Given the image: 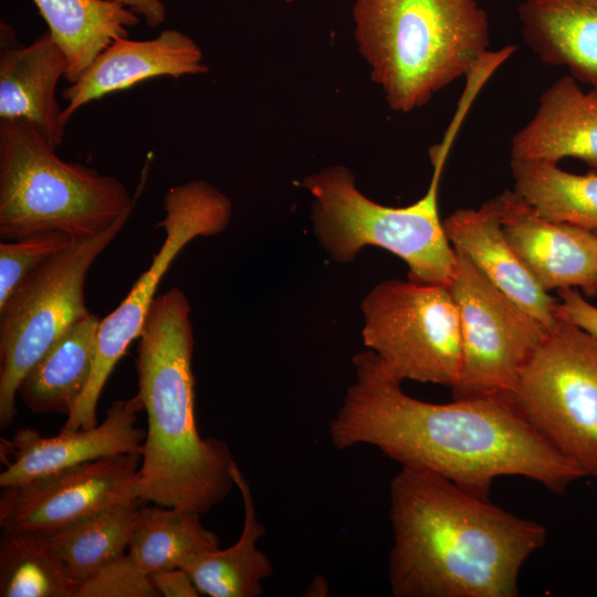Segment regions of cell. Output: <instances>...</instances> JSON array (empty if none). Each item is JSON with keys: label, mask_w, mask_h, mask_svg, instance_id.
Instances as JSON below:
<instances>
[{"label": "cell", "mask_w": 597, "mask_h": 597, "mask_svg": "<svg viewBox=\"0 0 597 597\" xmlns=\"http://www.w3.org/2000/svg\"><path fill=\"white\" fill-rule=\"evenodd\" d=\"M355 380L328 423L338 450L375 447L404 468L489 498L494 480L522 476L563 494L585 473L554 449L506 396L432 404L410 397L371 350L354 356Z\"/></svg>", "instance_id": "1"}, {"label": "cell", "mask_w": 597, "mask_h": 597, "mask_svg": "<svg viewBox=\"0 0 597 597\" xmlns=\"http://www.w3.org/2000/svg\"><path fill=\"white\" fill-rule=\"evenodd\" d=\"M389 504L396 597H515L523 565L547 540L541 523L422 470L401 467Z\"/></svg>", "instance_id": "2"}, {"label": "cell", "mask_w": 597, "mask_h": 597, "mask_svg": "<svg viewBox=\"0 0 597 597\" xmlns=\"http://www.w3.org/2000/svg\"><path fill=\"white\" fill-rule=\"evenodd\" d=\"M190 304L178 287L155 297L138 337L137 396L147 415L137 496L207 513L234 485L226 441L201 438L195 418Z\"/></svg>", "instance_id": "3"}, {"label": "cell", "mask_w": 597, "mask_h": 597, "mask_svg": "<svg viewBox=\"0 0 597 597\" xmlns=\"http://www.w3.org/2000/svg\"><path fill=\"white\" fill-rule=\"evenodd\" d=\"M352 17L357 49L394 112L422 107L490 51L478 0H355Z\"/></svg>", "instance_id": "4"}, {"label": "cell", "mask_w": 597, "mask_h": 597, "mask_svg": "<svg viewBox=\"0 0 597 597\" xmlns=\"http://www.w3.org/2000/svg\"><path fill=\"white\" fill-rule=\"evenodd\" d=\"M463 92L441 143L429 150L433 174L423 197L394 208L367 198L343 165L327 166L301 181L312 196L315 234L329 256L350 262L366 245L383 248L402 259L413 281L448 284L455 266V251L438 212V190L457 133L474 101Z\"/></svg>", "instance_id": "5"}, {"label": "cell", "mask_w": 597, "mask_h": 597, "mask_svg": "<svg viewBox=\"0 0 597 597\" xmlns=\"http://www.w3.org/2000/svg\"><path fill=\"white\" fill-rule=\"evenodd\" d=\"M23 118L0 119V237L59 231L97 234L130 217L134 199L117 178L62 160Z\"/></svg>", "instance_id": "6"}, {"label": "cell", "mask_w": 597, "mask_h": 597, "mask_svg": "<svg viewBox=\"0 0 597 597\" xmlns=\"http://www.w3.org/2000/svg\"><path fill=\"white\" fill-rule=\"evenodd\" d=\"M124 217L106 230L75 239L33 270L0 306V427L17 417L21 380L75 323L91 314L84 295L87 272L124 228Z\"/></svg>", "instance_id": "7"}, {"label": "cell", "mask_w": 597, "mask_h": 597, "mask_svg": "<svg viewBox=\"0 0 597 597\" xmlns=\"http://www.w3.org/2000/svg\"><path fill=\"white\" fill-rule=\"evenodd\" d=\"M365 346L394 381L455 385L461 325L448 284L413 280L378 283L362 303Z\"/></svg>", "instance_id": "8"}, {"label": "cell", "mask_w": 597, "mask_h": 597, "mask_svg": "<svg viewBox=\"0 0 597 597\" xmlns=\"http://www.w3.org/2000/svg\"><path fill=\"white\" fill-rule=\"evenodd\" d=\"M510 398L554 449L597 479L596 335L558 320Z\"/></svg>", "instance_id": "9"}, {"label": "cell", "mask_w": 597, "mask_h": 597, "mask_svg": "<svg viewBox=\"0 0 597 597\" xmlns=\"http://www.w3.org/2000/svg\"><path fill=\"white\" fill-rule=\"evenodd\" d=\"M165 217L157 228L166 237L149 268L127 296L101 320L90 380L61 430L88 429L97 423L96 407L105 384L129 344L139 337L155 293L179 251L197 237L222 232L230 222V199L203 180L170 188L164 197Z\"/></svg>", "instance_id": "10"}, {"label": "cell", "mask_w": 597, "mask_h": 597, "mask_svg": "<svg viewBox=\"0 0 597 597\" xmlns=\"http://www.w3.org/2000/svg\"><path fill=\"white\" fill-rule=\"evenodd\" d=\"M448 287L457 303L462 360L453 399L506 396L549 329L500 291L462 251Z\"/></svg>", "instance_id": "11"}, {"label": "cell", "mask_w": 597, "mask_h": 597, "mask_svg": "<svg viewBox=\"0 0 597 597\" xmlns=\"http://www.w3.org/2000/svg\"><path fill=\"white\" fill-rule=\"evenodd\" d=\"M140 464V454L105 457L3 488L1 530L49 532L102 510L139 501Z\"/></svg>", "instance_id": "12"}, {"label": "cell", "mask_w": 597, "mask_h": 597, "mask_svg": "<svg viewBox=\"0 0 597 597\" xmlns=\"http://www.w3.org/2000/svg\"><path fill=\"white\" fill-rule=\"evenodd\" d=\"M144 410L138 396L114 401L101 425L88 429L60 431L43 437L32 428L18 429L10 439L1 438L4 470L0 486L10 488L75 467L118 454H140L146 430L136 426Z\"/></svg>", "instance_id": "13"}, {"label": "cell", "mask_w": 597, "mask_h": 597, "mask_svg": "<svg viewBox=\"0 0 597 597\" xmlns=\"http://www.w3.org/2000/svg\"><path fill=\"white\" fill-rule=\"evenodd\" d=\"M494 199L507 242L546 292L575 287L597 296L596 232L543 218L514 190Z\"/></svg>", "instance_id": "14"}, {"label": "cell", "mask_w": 597, "mask_h": 597, "mask_svg": "<svg viewBox=\"0 0 597 597\" xmlns=\"http://www.w3.org/2000/svg\"><path fill=\"white\" fill-rule=\"evenodd\" d=\"M209 71L200 46L187 34L167 29L149 40L119 38L102 51L62 96L66 125L72 115L87 103L129 88L139 82L160 77L198 75Z\"/></svg>", "instance_id": "15"}, {"label": "cell", "mask_w": 597, "mask_h": 597, "mask_svg": "<svg viewBox=\"0 0 597 597\" xmlns=\"http://www.w3.org/2000/svg\"><path fill=\"white\" fill-rule=\"evenodd\" d=\"M0 119L23 118L56 148L65 124L56 98V86L67 72V60L49 30L29 45H20L14 30L1 22Z\"/></svg>", "instance_id": "16"}, {"label": "cell", "mask_w": 597, "mask_h": 597, "mask_svg": "<svg viewBox=\"0 0 597 597\" xmlns=\"http://www.w3.org/2000/svg\"><path fill=\"white\" fill-rule=\"evenodd\" d=\"M511 158H576L597 171V86L583 91L564 75L540 96L533 117L512 138Z\"/></svg>", "instance_id": "17"}, {"label": "cell", "mask_w": 597, "mask_h": 597, "mask_svg": "<svg viewBox=\"0 0 597 597\" xmlns=\"http://www.w3.org/2000/svg\"><path fill=\"white\" fill-rule=\"evenodd\" d=\"M442 223L452 248L467 254L500 291L549 331L556 326V301L531 275L507 242L494 198L478 209H458Z\"/></svg>", "instance_id": "18"}, {"label": "cell", "mask_w": 597, "mask_h": 597, "mask_svg": "<svg viewBox=\"0 0 597 597\" xmlns=\"http://www.w3.org/2000/svg\"><path fill=\"white\" fill-rule=\"evenodd\" d=\"M521 34L537 57L597 86V0H525Z\"/></svg>", "instance_id": "19"}, {"label": "cell", "mask_w": 597, "mask_h": 597, "mask_svg": "<svg viewBox=\"0 0 597 597\" xmlns=\"http://www.w3.org/2000/svg\"><path fill=\"white\" fill-rule=\"evenodd\" d=\"M101 318L88 314L75 323L34 364L18 395L38 415H70L92 374Z\"/></svg>", "instance_id": "20"}, {"label": "cell", "mask_w": 597, "mask_h": 597, "mask_svg": "<svg viewBox=\"0 0 597 597\" xmlns=\"http://www.w3.org/2000/svg\"><path fill=\"white\" fill-rule=\"evenodd\" d=\"M234 485L243 504V526L232 546L209 551L185 568L201 595L209 597H256L262 582L273 573L269 557L258 548L265 527L256 516L250 485L237 463L232 468Z\"/></svg>", "instance_id": "21"}, {"label": "cell", "mask_w": 597, "mask_h": 597, "mask_svg": "<svg viewBox=\"0 0 597 597\" xmlns=\"http://www.w3.org/2000/svg\"><path fill=\"white\" fill-rule=\"evenodd\" d=\"M67 60L74 83L112 42L127 38L138 15L112 0H32Z\"/></svg>", "instance_id": "22"}, {"label": "cell", "mask_w": 597, "mask_h": 597, "mask_svg": "<svg viewBox=\"0 0 597 597\" xmlns=\"http://www.w3.org/2000/svg\"><path fill=\"white\" fill-rule=\"evenodd\" d=\"M139 501L115 505L43 532L67 575L78 585L128 549L138 521Z\"/></svg>", "instance_id": "23"}, {"label": "cell", "mask_w": 597, "mask_h": 597, "mask_svg": "<svg viewBox=\"0 0 597 597\" xmlns=\"http://www.w3.org/2000/svg\"><path fill=\"white\" fill-rule=\"evenodd\" d=\"M200 515L157 504L140 507L128 554L147 575L187 568L200 555L220 547L218 535L202 525Z\"/></svg>", "instance_id": "24"}, {"label": "cell", "mask_w": 597, "mask_h": 597, "mask_svg": "<svg viewBox=\"0 0 597 597\" xmlns=\"http://www.w3.org/2000/svg\"><path fill=\"white\" fill-rule=\"evenodd\" d=\"M514 191L543 218L597 233V171L578 175L556 163L511 158Z\"/></svg>", "instance_id": "25"}, {"label": "cell", "mask_w": 597, "mask_h": 597, "mask_svg": "<svg viewBox=\"0 0 597 597\" xmlns=\"http://www.w3.org/2000/svg\"><path fill=\"white\" fill-rule=\"evenodd\" d=\"M77 587L43 532L2 531L1 597H75Z\"/></svg>", "instance_id": "26"}, {"label": "cell", "mask_w": 597, "mask_h": 597, "mask_svg": "<svg viewBox=\"0 0 597 597\" xmlns=\"http://www.w3.org/2000/svg\"><path fill=\"white\" fill-rule=\"evenodd\" d=\"M75 239L49 231L0 243V306L39 265L67 248Z\"/></svg>", "instance_id": "27"}, {"label": "cell", "mask_w": 597, "mask_h": 597, "mask_svg": "<svg viewBox=\"0 0 597 597\" xmlns=\"http://www.w3.org/2000/svg\"><path fill=\"white\" fill-rule=\"evenodd\" d=\"M149 575L129 554L113 561L91 578L82 582L75 597H158Z\"/></svg>", "instance_id": "28"}, {"label": "cell", "mask_w": 597, "mask_h": 597, "mask_svg": "<svg viewBox=\"0 0 597 597\" xmlns=\"http://www.w3.org/2000/svg\"><path fill=\"white\" fill-rule=\"evenodd\" d=\"M555 317L597 336V306L590 304L575 287L558 290Z\"/></svg>", "instance_id": "29"}, {"label": "cell", "mask_w": 597, "mask_h": 597, "mask_svg": "<svg viewBox=\"0 0 597 597\" xmlns=\"http://www.w3.org/2000/svg\"><path fill=\"white\" fill-rule=\"evenodd\" d=\"M149 577L159 596L199 597L201 595L189 573L184 568L158 570Z\"/></svg>", "instance_id": "30"}, {"label": "cell", "mask_w": 597, "mask_h": 597, "mask_svg": "<svg viewBox=\"0 0 597 597\" xmlns=\"http://www.w3.org/2000/svg\"><path fill=\"white\" fill-rule=\"evenodd\" d=\"M136 15H142L146 24L156 28L166 20V8L161 0H112Z\"/></svg>", "instance_id": "31"}, {"label": "cell", "mask_w": 597, "mask_h": 597, "mask_svg": "<svg viewBox=\"0 0 597 597\" xmlns=\"http://www.w3.org/2000/svg\"><path fill=\"white\" fill-rule=\"evenodd\" d=\"M596 528H597V516H596Z\"/></svg>", "instance_id": "32"}]
</instances>
